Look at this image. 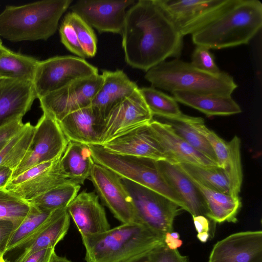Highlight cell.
Instances as JSON below:
<instances>
[{"label": "cell", "instance_id": "obj_1", "mask_svg": "<svg viewBox=\"0 0 262 262\" xmlns=\"http://www.w3.org/2000/svg\"><path fill=\"white\" fill-rule=\"evenodd\" d=\"M125 60L147 71L169 57L178 58L183 36L156 3L139 0L126 11L121 32Z\"/></svg>", "mask_w": 262, "mask_h": 262}, {"label": "cell", "instance_id": "obj_2", "mask_svg": "<svg viewBox=\"0 0 262 262\" xmlns=\"http://www.w3.org/2000/svg\"><path fill=\"white\" fill-rule=\"evenodd\" d=\"M262 26V4L258 0H233L215 19L192 34L196 46L221 49L248 44Z\"/></svg>", "mask_w": 262, "mask_h": 262}, {"label": "cell", "instance_id": "obj_3", "mask_svg": "<svg viewBox=\"0 0 262 262\" xmlns=\"http://www.w3.org/2000/svg\"><path fill=\"white\" fill-rule=\"evenodd\" d=\"M72 0H43L6 6L0 13V36L11 42L46 40Z\"/></svg>", "mask_w": 262, "mask_h": 262}, {"label": "cell", "instance_id": "obj_4", "mask_svg": "<svg viewBox=\"0 0 262 262\" xmlns=\"http://www.w3.org/2000/svg\"><path fill=\"white\" fill-rule=\"evenodd\" d=\"M81 237L86 262H123L164 244V237L136 222Z\"/></svg>", "mask_w": 262, "mask_h": 262}, {"label": "cell", "instance_id": "obj_5", "mask_svg": "<svg viewBox=\"0 0 262 262\" xmlns=\"http://www.w3.org/2000/svg\"><path fill=\"white\" fill-rule=\"evenodd\" d=\"M152 87L171 93L183 91L197 94L231 96L237 87L233 78L221 71L213 74L201 71L178 58L164 61L151 68L144 76Z\"/></svg>", "mask_w": 262, "mask_h": 262}, {"label": "cell", "instance_id": "obj_6", "mask_svg": "<svg viewBox=\"0 0 262 262\" xmlns=\"http://www.w3.org/2000/svg\"><path fill=\"white\" fill-rule=\"evenodd\" d=\"M95 163L125 179L152 190L170 200L183 210L184 205L159 171L156 160L139 157L115 154L100 145H88Z\"/></svg>", "mask_w": 262, "mask_h": 262}, {"label": "cell", "instance_id": "obj_7", "mask_svg": "<svg viewBox=\"0 0 262 262\" xmlns=\"http://www.w3.org/2000/svg\"><path fill=\"white\" fill-rule=\"evenodd\" d=\"M122 182L130 195L140 223L164 237L173 231L174 219L183 210L164 195L125 179Z\"/></svg>", "mask_w": 262, "mask_h": 262}, {"label": "cell", "instance_id": "obj_8", "mask_svg": "<svg viewBox=\"0 0 262 262\" xmlns=\"http://www.w3.org/2000/svg\"><path fill=\"white\" fill-rule=\"evenodd\" d=\"M98 74L97 68L84 58L56 56L39 61L33 84L38 99L75 80Z\"/></svg>", "mask_w": 262, "mask_h": 262}, {"label": "cell", "instance_id": "obj_9", "mask_svg": "<svg viewBox=\"0 0 262 262\" xmlns=\"http://www.w3.org/2000/svg\"><path fill=\"white\" fill-rule=\"evenodd\" d=\"M233 0H155L183 36L193 34L209 24Z\"/></svg>", "mask_w": 262, "mask_h": 262}, {"label": "cell", "instance_id": "obj_10", "mask_svg": "<svg viewBox=\"0 0 262 262\" xmlns=\"http://www.w3.org/2000/svg\"><path fill=\"white\" fill-rule=\"evenodd\" d=\"M34 126L31 142L21 161L13 171L11 179L34 166L62 156L68 146L69 141L58 122L48 114L43 113Z\"/></svg>", "mask_w": 262, "mask_h": 262}, {"label": "cell", "instance_id": "obj_11", "mask_svg": "<svg viewBox=\"0 0 262 262\" xmlns=\"http://www.w3.org/2000/svg\"><path fill=\"white\" fill-rule=\"evenodd\" d=\"M103 83L99 74L75 80L38 98L43 113L57 122L68 114L91 104Z\"/></svg>", "mask_w": 262, "mask_h": 262}, {"label": "cell", "instance_id": "obj_12", "mask_svg": "<svg viewBox=\"0 0 262 262\" xmlns=\"http://www.w3.org/2000/svg\"><path fill=\"white\" fill-rule=\"evenodd\" d=\"M61 157L28 169L11 179L4 188L28 201L61 184L73 182L67 177L61 166Z\"/></svg>", "mask_w": 262, "mask_h": 262}, {"label": "cell", "instance_id": "obj_13", "mask_svg": "<svg viewBox=\"0 0 262 262\" xmlns=\"http://www.w3.org/2000/svg\"><path fill=\"white\" fill-rule=\"evenodd\" d=\"M89 179L98 196L117 219L122 223H139L132 198L118 175L95 163Z\"/></svg>", "mask_w": 262, "mask_h": 262}, {"label": "cell", "instance_id": "obj_14", "mask_svg": "<svg viewBox=\"0 0 262 262\" xmlns=\"http://www.w3.org/2000/svg\"><path fill=\"white\" fill-rule=\"evenodd\" d=\"M139 88L115 105L106 114L102 127L100 144L102 145L137 127L153 120Z\"/></svg>", "mask_w": 262, "mask_h": 262}, {"label": "cell", "instance_id": "obj_15", "mask_svg": "<svg viewBox=\"0 0 262 262\" xmlns=\"http://www.w3.org/2000/svg\"><path fill=\"white\" fill-rule=\"evenodd\" d=\"M191 126L204 136L211 145L215 153L217 166L223 169L227 177L230 194L239 195L243 182V174L241 156L240 138L235 136L228 142L209 129L200 117H191Z\"/></svg>", "mask_w": 262, "mask_h": 262}, {"label": "cell", "instance_id": "obj_16", "mask_svg": "<svg viewBox=\"0 0 262 262\" xmlns=\"http://www.w3.org/2000/svg\"><path fill=\"white\" fill-rule=\"evenodd\" d=\"M134 0H80L70 6L77 14L100 32L121 34L126 9Z\"/></svg>", "mask_w": 262, "mask_h": 262}, {"label": "cell", "instance_id": "obj_17", "mask_svg": "<svg viewBox=\"0 0 262 262\" xmlns=\"http://www.w3.org/2000/svg\"><path fill=\"white\" fill-rule=\"evenodd\" d=\"M208 262H262V231L237 232L217 242Z\"/></svg>", "mask_w": 262, "mask_h": 262}, {"label": "cell", "instance_id": "obj_18", "mask_svg": "<svg viewBox=\"0 0 262 262\" xmlns=\"http://www.w3.org/2000/svg\"><path fill=\"white\" fill-rule=\"evenodd\" d=\"M148 124L137 127L100 145L107 151L115 154L169 161Z\"/></svg>", "mask_w": 262, "mask_h": 262}, {"label": "cell", "instance_id": "obj_19", "mask_svg": "<svg viewBox=\"0 0 262 262\" xmlns=\"http://www.w3.org/2000/svg\"><path fill=\"white\" fill-rule=\"evenodd\" d=\"M36 98L32 82L0 78V127L22 119Z\"/></svg>", "mask_w": 262, "mask_h": 262}, {"label": "cell", "instance_id": "obj_20", "mask_svg": "<svg viewBox=\"0 0 262 262\" xmlns=\"http://www.w3.org/2000/svg\"><path fill=\"white\" fill-rule=\"evenodd\" d=\"M148 125L167 156L168 162L207 167L217 166V164L190 145L170 125L153 119Z\"/></svg>", "mask_w": 262, "mask_h": 262}, {"label": "cell", "instance_id": "obj_21", "mask_svg": "<svg viewBox=\"0 0 262 262\" xmlns=\"http://www.w3.org/2000/svg\"><path fill=\"white\" fill-rule=\"evenodd\" d=\"M67 210L81 236L101 233L110 229L105 210L94 192H81Z\"/></svg>", "mask_w": 262, "mask_h": 262}, {"label": "cell", "instance_id": "obj_22", "mask_svg": "<svg viewBox=\"0 0 262 262\" xmlns=\"http://www.w3.org/2000/svg\"><path fill=\"white\" fill-rule=\"evenodd\" d=\"M104 119L100 111L90 105L68 114L58 122L69 141L99 145Z\"/></svg>", "mask_w": 262, "mask_h": 262}, {"label": "cell", "instance_id": "obj_23", "mask_svg": "<svg viewBox=\"0 0 262 262\" xmlns=\"http://www.w3.org/2000/svg\"><path fill=\"white\" fill-rule=\"evenodd\" d=\"M156 164L160 173L183 202L185 210L192 216H206V205L202 194L178 164L165 160L156 161Z\"/></svg>", "mask_w": 262, "mask_h": 262}, {"label": "cell", "instance_id": "obj_24", "mask_svg": "<svg viewBox=\"0 0 262 262\" xmlns=\"http://www.w3.org/2000/svg\"><path fill=\"white\" fill-rule=\"evenodd\" d=\"M71 216L67 208L53 211L32 239L24 246L23 252L14 262H23L38 251L55 248L68 232Z\"/></svg>", "mask_w": 262, "mask_h": 262}, {"label": "cell", "instance_id": "obj_25", "mask_svg": "<svg viewBox=\"0 0 262 262\" xmlns=\"http://www.w3.org/2000/svg\"><path fill=\"white\" fill-rule=\"evenodd\" d=\"M103 83L94 97L91 105L96 107L104 117L117 104L138 89L121 70L103 71Z\"/></svg>", "mask_w": 262, "mask_h": 262}, {"label": "cell", "instance_id": "obj_26", "mask_svg": "<svg viewBox=\"0 0 262 262\" xmlns=\"http://www.w3.org/2000/svg\"><path fill=\"white\" fill-rule=\"evenodd\" d=\"M171 93L177 102L196 109L208 117L229 116L242 112L241 107L231 96L202 94L183 91Z\"/></svg>", "mask_w": 262, "mask_h": 262}, {"label": "cell", "instance_id": "obj_27", "mask_svg": "<svg viewBox=\"0 0 262 262\" xmlns=\"http://www.w3.org/2000/svg\"><path fill=\"white\" fill-rule=\"evenodd\" d=\"M186 175L198 188L205 200L207 218L216 223L237 222V215L242 206L239 196L234 197L209 188Z\"/></svg>", "mask_w": 262, "mask_h": 262}, {"label": "cell", "instance_id": "obj_28", "mask_svg": "<svg viewBox=\"0 0 262 262\" xmlns=\"http://www.w3.org/2000/svg\"><path fill=\"white\" fill-rule=\"evenodd\" d=\"M60 162L67 177L80 185L90 178L95 164L88 145L71 141Z\"/></svg>", "mask_w": 262, "mask_h": 262}, {"label": "cell", "instance_id": "obj_29", "mask_svg": "<svg viewBox=\"0 0 262 262\" xmlns=\"http://www.w3.org/2000/svg\"><path fill=\"white\" fill-rule=\"evenodd\" d=\"M39 61L9 49L0 59V77L33 83Z\"/></svg>", "mask_w": 262, "mask_h": 262}, {"label": "cell", "instance_id": "obj_30", "mask_svg": "<svg viewBox=\"0 0 262 262\" xmlns=\"http://www.w3.org/2000/svg\"><path fill=\"white\" fill-rule=\"evenodd\" d=\"M80 188V185L76 183L67 182L27 202L42 211L51 212L67 208L77 195Z\"/></svg>", "mask_w": 262, "mask_h": 262}, {"label": "cell", "instance_id": "obj_31", "mask_svg": "<svg viewBox=\"0 0 262 262\" xmlns=\"http://www.w3.org/2000/svg\"><path fill=\"white\" fill-rule=\"evenodd\" d=\"M191 117L183 114L177 118H159L163 120L162 122L170 125L193 148L217 164L216 158L211 145L204 136L191 126L190 123Z\"/></svg>", "mask_w": 262, "mask_h": 262}, {"label": "cell", "instance_id": "obj_32", "mask_svg": "<svg viewBox=\"0 0 262 262\" xmlns=\"http://www.w3.org/2000/svg\"><path fill=\"white\" fill-rule=\"evenodd\" d=\"M30 210L24 221L12 232L6 252L24 247L34 236L51 215L31 205Z\"/></svg>", "mask_w": 262, "mask_h": 262}, {"label": "cell", "instance_id": "obj_33", "mask_svg": "<svg viewBox=\"0 0 262 262\" xmlns=\"http://www.w3.org/2000/svg\"><path fill=\"white\" fill-rule=\"evenodd\" d=\"M34 126L29 122L7 143L0 152V166H6L14 170L25 156L31 142Z\"/></svg>", "mask_w": 262, "mask_h": 262}, {"label": "cell", "instance_id": "obj_34", "mask_svg": "<svg viewBox=\"0 0 262 262\" xmlns=\"http://www.w3.org/2000/svg\"><path fill=\"white\" fill-rule=\"evenodd\" d=\"M176 164L185 173L203 185L230 194L229 186L225 172L218 166L207 167L188 163Z\"/></svg>", "mask_w": 262, "mask_h": 262}, {"label": "cell", "instance_id": "obj_35", "mask_svg": "<svg viewBox=\"0 0 262 262\" xmlns=\"http://www.w3.org/2000/svg\"><path fill=\"white\" fill-rule=\"evenodd\" d=\"M152 116L172 118L181 116V111L175 99L152 87L139 89Z\"/></svg>", "mask_w": 262, "mask_h": 262}, {"label": "cell", "instance_id": "obj_36", "mask_svg": "<svg viewBox=\"0 0 262 262\" xmlns=\"http://www.w3.org/2000/svg\"><path fill=\"white\" fill-rule=\"evenodd\" d=\"M31 205L5 188H0V221L12 222L17 228L28 215Z\"/></svg>", "mask_w": 262, "mask_h": 262}, {"label": "cell", "instance_id": "obj_37", "mask_svg": "<svg viewBox=\"0 0 262 262\" xmlns=\"http://www.w3.org/2000/svg\"><path fill=\"white\" fill-rule=\"evenodd\" d=\"M74 28L78 41L87 57H93L97 52V38L92 28L75 13L71 12L65 16Z\"/></svg>", "mask_w": 262, "mask_h": 262}, {"label": "cell", "instance_id": "obj_38", "mask_svg": "<svg viewBox=\"0 0 262 262\" xmlns=\"http://www.w3.org/2000/svg\"><path fill=\"white\" fill-rule=\"evenodd\" d=\"M209 50L204 46H196L192 53L191 63L201 71L213 74H219L221 71Z\"/></svg>", "mask_w": 262, "mask_h": 262}, {"label": "cell", "instance_id": "obj_39", "mask_svg": "<svg viewBox=\"0 0 262 262\" xmlns=\"http://www.w3.org/2000/svg\"><path fill=\"white\" fill-rule=\"evenodd\" d=\"M61 41L71 52L78 57L84 58L87 57L79 41L76 32L71 24L63 19L59 28Z\"/></svg>", "mask_w": 262, "mask_h": 262}, {"label": "cell", "instance_id": "obj_40", "mask_svg": "<svg viewBox=\"0 0 262 262\" xmlns=\"http://www.w3.org/2000/svg\"><path fill=\"white\" fill-rule=\"evenodd\" d=\"M151 262H189L186 256L181 255L177 249H169L164 244L151 251Z\"/></svg>", "mask_w": 262, "mask_h": 262}, {"label": "cell", "instance_id": "obj_41", "mask_svg": "<svg viewBox=\"0 0 262 262\" xmlns=\"http://www.w3.org/2000/svg\"><path fill=\"white\" fill-rule=\"evenodd\" d=\"M15 229L12 222L0 221V257L4 258L9 237Z\"/></svg>", "mask_w": 262, "mask_h": 262}, {"label": "cell", "instance_id": "obj_42", "mask_svg": "<svg viewBox=\"0 0 262 262\" xmlns=\"http://www.w3.org/2000/svg\"><path fill=\"white\" fill-rule=\"evenodd\" d=\"M24 124L22 119H18L0 127V144L10 140L21 129Z\"/></svg>", "mask_w": 262, "mask_h": 262}, {"label": "cell", "instance_id": "obj_43", "mask_svg": "<svg viewBox=\"0 0 262 262\" xmlns=\"http://www.w3.org/2000/svg\"><path fill=\"white\" fill-rule=\"evenodd\" d=\"M55 248L43 249L30 255L23 262H50Z\"/></svg>", "mask_w": 262, "mask_h": 262}, {"label": "cell", "instance_id": "obj_44", "mask_svg": "<svg viewBox=\"0 0 262 262\" xmlns=\"http://www.w3.org/2000/svg\"><path fill=\"white\" fill-rule=\"evenodd\" d=\"M164 242L166 246L171 250H176L183 244L182 241L180 239L179 233L173 231L168 232L165 235Z\"/></svg>", "mask_w": 262, "mask_h": 262}, {"label": "cell", "instance_id": "obj_45", "mask_svg": "<svg viewBox=\"0 0 262 262\" xmlns=\"http://www.w3.org/2000/svg\"><path fill=\"white\" fill-rule=\"evenodd\" d=\"M194 227L198 233L203 232H209V221L208 218L202 215L192 216Z\"/></svg>", "mask_w": 262, "mask_h": 262}, {"label": "cell", "instance_id": "obj_46", "mask_svg": "<svg viewBox=\"0 0 262 262\" xmlns=\"http://www.w3.org/2000/svg\"><path fill=\"white\" fill-rule=\"evenodd\" d=\"M13 170L8 166H0V188H4L11 180Z\"/></svg>", "mask_w": 262, "mask_h": 262}, {"label": "cell", "instance_id": "obj_47", "mask_svg": "<svg viewBox=\"0 0 262 262\" xmlns=\"http://www.w3.org/2000/svg\"><path fill=\"white\" fill-rule=\"evenodd\" d=\"M150 252L151 251L135 256L123 262H151Z\"/></svg>", "mask_w": 262, "mask_h": 262}, {"label": "cell", "instance_id": "obj_48", "mask_svg": "<svg viewBox=\"0 0 262 262\" xmlns=\"http://www.w3.org/2000/svg\"><path fill=\"white\" fill-rule=\"evenodd\" d=\"M50 262H72L67 258L64 257H61L57 255L55 252H54L50 260Z\"/></svg>", "mask_w": 262, "mask_h": 262}, {"label": "cell", "instance_id": "obj_49", "mask_svg": "<svg viewBox=\"0 0 262 262\" xmlns=\"http://www.w3.org/2000/svg\"><path fill=\"white\" fill-rule=\"evenodd\" d=\"M196 236L200 242L206 243L209 237V233L207 232H203L198 233Z\"/></svg>", "mask_w": 262, "mask_h": 262}, {"label": "cell", "instance_id": "obj_50", "mask_svg": "<svg viewBox=\"0 0 262 262\" xmlns=\"http://www.w3.org/2000/svg\"><path fill=\"white\" fill-rule=\"evenodd\" d=\"M9 49L5 47L2 41L0 36V59L8 51Z\"/></svg>", "mask_w": 262, "mask_h": 262}, {"label": "cell", "instance_id": "obj_51", "mask_svg": "<svg viewBox=\"0 0 262 262\" xmlns=\"http://www.w3.org/2000/svg\"><path fill=\"white\" fill-rule=\"evenodd\" d=\"M4 260V258L0 257V262H2Z\"/></svg>", "mask_w": 262, "mask_h": 262}, {"label": "cell", "instance_id": "obj_52", "mask_svg": "<svg viewBox=\"0 0 262 262\" xmlns=\"http://www.w3.org/2000/svg\"><path fill=\"white\" fill-rule=\"evenodd\" d=\"M2 262H10V261L4 259V260Z\"/></svg>", "mask_w": 262, "mask_h": 262}, {"label": "cell", "instance_id": "obj_53", "mask_svg": "<svg viewBox=\"0 0 262 262\" xmlns=\"http://www.w3.org/2000/svg\"><path fill=\"white\" fill-rule=\"evenodd\" d=\"M0 78H1L0 77Z\"/></svg>", "mask_w": 262, "mask_h": 262}]
</instances>
